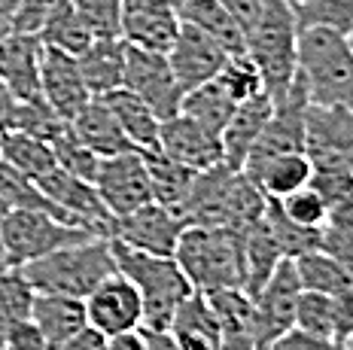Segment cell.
Wrapping results in <instances>:
<instances>
[{"label":"cell","instance_id":"1","mask_svg":"<svg viewBox=\"0 0 353 350\" xmlns=\"http://www.w3.org/2000/svg\"><path fill=\"white\" fill-rule=\"evenodd\" d=\"M296 74L311 104L353 110V52L341 31L299 28Z\"/></svg>","mask_w":353,"mask_h":350},{"label":"cell","instance_id":"2","mask_svg":"<svg viewBox=\"0 0 353 350\" xmlns=\"http://www.w3.org/2000/svg\"><path fill=\"white\" fill-rule=\"evenodd\" d=\"M174 262L198 293L244 289L241 229L225 225H186L176 240Z\"/></svg>","mask_w":353,"mask_h":350},{"label":"cell","instance_id":"3","mask_svg":"<svg viewBox=\"0 0 353 350\" xmlns=\"http://www.w3.org/2000/svg\"><path fill=\"white\" fill-rule=\"evenodd\" d=\"M19 271L25 274L34 293L85 298L104 277L116 274V259L107 238H88L28 262Z\"/></svg>","mask_w":353,"mask_h":350},{"label":"cell","instance_id":"4","mask_svg":"<svg viewBox=\"0 0 353 350\" xmlns=\"http://www.w3.org/2000/svg\"><path fill=\"white\" fill-rule=\"evenodd\" d=\"M110 250H113V259H116V271L128 277L131 287L141 296V305H143L141 329L165 332L174 311L180 308V302L192 293L186 274L180 271L174 256H152V253L131 250V247L119 244V240H110Z\"/></svg>","mask_w":353,"mask_h":350},{"label":"cell","instance_id":"5","mask_svg":"<svg viewBox=\"0 0 353 350\" xmlns=\"http://www.w3.org/2000/svg\"><path fill=\"white\" fill-rule=\"evenodd\" d=\"M247 58L259 68L262 89L271 98H283L296 79L299 21L290 0H265L256 25L247 31Z\"/></svg>","mask_w":353,"mask_h":350},{"label":"cell","instance_id":"6","mask_svg":"<svg viewBox=\"0 0 353 350\" xmlns=\"http://www.w3.org/2000/svg\"><path fill=\"white\" fill-rule=\"evenodd\" d=\"M88 238H101L88 229L68 225L40 210H6L0 220V244H3V259L10 268H21L34 259H43L61 247L79 244Z\"/></svg>","mask_w":353,"mask_h":350},{"label":"cell","instance_id":"7","mask_svg":"<svg viewBox=\"0 0 353 350\" xmlns=\"http://www.w3.org/2000/svg\"><path fill=\"white\" fill-rule=\"evenodd\" d=\"M186 216L165 204H143L125 216H113L107 225V240H119L131 250L152 253V256H174L176 240L186 229Z\"/></svg>","mask_w":353,"mask_h":350},{"label":"cell","instance_id":"8","mask_svg":"<svg viewBox=\"0 0 353 350\" xmlns=\"http://www.w3.org/2000/svg\"><path fill=\"white\" fill-rule=\"evenodd\" d=\"M122 89L141 98L159 122L171 119L180 113L183 89L176 85L174 70L168 64V55L146 52V49L128 46L125 49V70H122Z\"/></svg>","mask_w":353,"mask_h":350},{"label":"cell","instance_id":"9","mask_svg":"<svg viewBox=\"0 0 353 350\" xmlns=\"http://www.w3.org/2000/svg\"><path fill=\"white\" fill-rule=\"evenodd\" d=\"M92 186H94V192H98V198L104 201L110 216H125V214H131V210L152 201L143 152H137V150L101 158Z\"/></svg>","mask_w":353,"mask_h":350},{"label":"cell","instance_id":"10","mask_svg":"<svg viewBox=\"0 0 353 350\" xmlns=\"http://www.w3.org/2000/svg\"><path fill=\"white\" fill-rule=\"evenodd\" d=\"M85 320L94 332H101L104 338L122 332H134L143 323V305L137 289L131 287V280L125 274H110L98 287L92 289L85 298Z\"/></svg>","mask_w":353,"mask_h":350},{"label":"cell","instance_id":"11","mask_svg":"<svg viewBox=\"0 0 353 350\" xmlns=\"http://www.w3.org/2000/svg\"><path fill=\"white\" fill-rule=\"evenodd\" d=\"M301 293V283L296 277L292 259H281L268 283L253 296V320H256V350L268 347L277 335L292 329V313L296 298Z\"/></svg>","mask_w":353,"mask_h":350},{"label":"cell","instance_id":"12","mask_svg":"<svg viewBox=\"0 0 353 350\" xmlns=\"http://www.w3.org/2000/svg\"><path fill=\"white\" fill-rule=\"evenodd\" d=\"M176 31L180 16L171 0H119V37L128 46L165 55Z\"/></svg>","mask_w":353,"mask_h":350},{"label":"cell","instance_id":"13","mask_svg":"<svg viewBox=\"0 0 353 350\" xmlns=\"http://www.w3.org/2000/svg\"><path fill=\"white\" fill-rule=\"evenodd\" d=\"M165 55H168V64H171L174 79L183 89V94L210 83V79H216L219 70L229 61V52L219 43H213L208 34H201L192 25H183V21H180V31H176L171 49Z\"/></svg>","mask_w":353,"mask_h":350},{"label":"cell","instance_id":"14","mask_svg":"<svg viewBox=\"0 0 353 350\" xmlns=\"http://www.w3.org/2000/svg\"><path fill=\"white\" fill-rule=\"evenodd\" d=\"M307 92L305 83L292 79V85L286 89L283 98L274 101L268 122H265L259 141H256L253 152H250L247 165L265 156H277V152H305V116H307Z\"/></svg>","mask_w":353,"mask_h":350},{"label":"cell","instance_id":"15","mask_svg":"<svg viewBox=\"0 0 353 350\" xmlns=\"http://www.w3.org/2000/svg\"><path fill=\"white\" fill-rule=\"evenodd\" d=\"M34 183L40 186V192L46 195L73 225L94 231V235H101V238L107 235V225L113 216L107 214L104 201L98 198V192H94V186L88 183V180H79V177H73V174L61 171V167H52L46 177L34 180Z\"/></svg>","mask_w":353,"mask_h":350},{"label":"cell","instance_id":"16","mask_svg":"<svg viewBox=\"0 0 353 350\" xmlns=\"http://www.w3.org/2000/svg\"><path fill=\"white\" fill-rule=\"evenodd\" d=\"M305 156L311 162H344L353 167V110L307 104Z\"/></svg>","mask_w":353,"mask_h":350},{"label":"cell","instance_id":"17","mask_svg":"<svg viewBox=\"0 0 353 350\" xmlns=\"http://www.w3.org/2000/svg\"><path fill=\"white\" fill-rule=\"evenodd\" d=\"M40 94L64 122H70L92 101V94H88L83 83V74H79L77 58L68 52H58L52 46H43L40 55Z\"/></svg>","mask_w":353,"mask_h":350},{"label":"cell","instance_id":"18","mask_svg":"<svg viewBox=\"0 0 353 350\" xmlns=\"http://www.w3.org/2000/svg\"><path fill=\"white\" fill-rule=\"evenodd\" d=\"M159 152L174 158L176 165H186L192 171H210L223 165V143L219 137L208 134L201 125H195L189 116L176 113L159 125Z\"/></svg>","mask_w":353,"mask_h":350},{"label":"cell","instance_id":"19","mask_svg":"<svg viewBox=\"0 0 353 350\" xmlns=\"http://www.w3.org/2000/svg\"><path fill=\"white\" fill-rule=\"evenodd\" d=\"M40 55L43 43L37 34H6L0 40V83L19 101L43 98L40 94Z\"/></svg>","mask_w":353,"mask_h":350},{"label":"cell","instance_id":"20","mask_svg":"<svg viewBox=\"0 0 353 350\" xmlns=\"http://www.w3.org/2000/svg\"><path fill=\"white\" fill-rule=\"evenodd\" d=\"M271 110H274V98H271L268 92H259V94H253V98H247L238 104V110H234V116L229 119V125H225V131L219 134L225 167L244 171V165L256 147V141H259Z\"/></svg>","mask_w":353,"mask_h":350},{"label":"cell","instance_id":"21","mask_svg":"<svg viewBox=\"0 0 353 350\" xmlns=\"http://www.w3.org/2000/svg\"><path fill=\"white\" fill-rule=\"evenodd\" d=\"M165 335L174 341L176 350H219L223 332H219L216 313L204 293L192 289L174 311Z\"/></svg>","mask_w":353,"mask_h":350},{"label":"cell","instance_id":"22","mask_svg":"<svg viewBox=\"0 0 353 350\" xmlns=\"http://www.w3.org/2000/svg\"><path fill=\"white\" fill-rule=\"evenodd\" d=\"M31 320L37 323V329H40L43 341H46V350L64 347L73 335H79L88 326L83 298L46 296V293H37L34 296Z\"/></svg>","mask_w":353,"mask_h":350},{"label":"cell","instance_id":"23","mask_svg":"<svg viewBox=\"0 0 353 350\" xmlns=\"http://www.w3.org/2000/svg\"><path fill=\"white\" fill-rule=\"evenodd\" d=\"M244 174L256 183L265 198H286L311 180V162L305 152H277L244 165Z\"/></svg>","mask_w":353,"mask_h":350},{"label":"cell","instance_id":"24","mask_svg":"<svg viewBox=\"0 0 353 350\" xmlns=\"http://www.w3.org/2000/svg\"><path fill=\"white\" fill-rule=\"evenodd\" d=\"M125 49L128 43L122 37H94L92 46L77 58L79 74L92 98L122 89V70H125Z\"/></svg>","mask_w":353,"mask_h":350},{"label":"cell","instance_id":"25","mask_svg":"<svg viewBox=\"0 0 353 350\" xmlns=\"http://www.w3.org/2000/svg\"><path fill=\"white\" fill-rule=\"evenodd\" d=\"M70 128L98 158H110V156H119V152L134 150L128 143V137L122 134V128L116 125L113 113L107 110V104L101 98L88 101L83 110L70 119Z\"/></svg>","mask_w":353,"mask_h":350},{"label":"cell","instance_id":"26","mask_svg":"<svg viewBox=\"0 0 353 350\" xmlns=\"http://www.w3.org/2000/svg\"><path fill=\"white\" fill-rule=\"evenodd\" d=\"M107 104V110L113 113L116 125L122 128V134L128 137V143L137 152H152L159 150V116L143 104L141 98H134L131 92L116 89L101 98Z\"/></svg>","mask_w":353,"mask_h":350},{"label":"cell","instance_id":"27","mask_svg":"<svg viewBox=\"0 0 353 350\" xmlns=\"http://www.w3.org/2000/svg\"><path fill=\"white\" fill-rule=\"evenodd\" d=\"M176 16H180L183 25H192L201 34H208V37L213 43H219L229 55H244V49H247L244 31H241L238 21L223 10L219 0H186V3L176 6Z\"/></svg>","mask_w":353,"mask_h":350},{"label":"cell","instance_id":"28","mask_svg":"<svg viewBox=\"0 0 353 350\" xmlns=\"http://www.w3.org/2000/svg\"><path fill=\"white\" fill-rule=\"evenodd\" d=\"M241 253H244V293L253 298L286 256L274 244V238H271V231L265 229L262 220L241 229Z\"/></svg>","mask_w":353,"mask_h":350},{"label":"cell","instance_id":"29","mask_svg":"<svg viewBox=\"0 0 353 350\" xmlns=\"http://www.w3.org/2000/svg\"><path fill=\"white\" fill-rule=\"evenodd\" d=\"M234 110H238V101L219 85V79H210V83L186 92L180 101V113L189 116L195 125H201L213 137H219L225 131Z\"/></svg>","mask_w":353,"mask_h":350},{"label":"cell","instance_id":"30","mask_svg":"<svg viewBox=\"0 0 353 350\" xmlns=\"http://www.w3.org/2000/svg\"><path fill=\"white\" fill-rule=\"evenodd\" d=\"M143 162H146V174H150L152 201L165 204V207H171L180 214L183 201H186L189 192H192L198 171H192V167H186V165H176L174 158L161 156L159 150L143 152Z\"/></svg>","mask_w":353,"mask_h":350},{"label":"cell","instance_id":"31","mask_svg":"<svg viewBox=\"0 0 353 350\" xmlns=\"http://www.w3.org/2000/svg\"><path fill=\"white\" fill-rule=\"evenodd\" d=\"M37 37H40L43 46H52L58 52H68L73 58H79L88 46H92L94 34H92V28L85 25V19L79 16L77 6H73L70 0H61Z\"/></svg>","mask_w":353,"mask_h":350},{"label":"cell","instance_id":"32","mask_svg":"<svg viewBox=\"0 0 353 350\" xmlns=\"http://www.w3.org/2000/svg\"><path fill=\"white\" fill-rule=\"evenodd\" d=\"M0 158L31 180L46 177L52 167H58L52 147L40 137L25 134V131H3L0 134Z\"/></svg>","mask_w":353,"mask_h":350},{"label":"cell","instance_id":"33","mask_svg":"<svg viewBox=\"0 0 353 350\" xmlns=\"http://www.w3.org/2000/svg\"><path fill=\"white\" fill-rule=\"evenodd\" d=\"M0 204H3L6 210H40V214H49V216H55V220L73 225L68 216L40 192V186H37L31 177H25V174L16 171L12 165H6L3 158H0Z\"/></svg>","mask_w":353,"mask_h":350},{"label":"cell","instance_id":"34","mask_svg":"<svg viewBox=\"0 0 353 350\" xmlns=\"http://www.w3.org/2000/svg\"><path fill=\"white\" fill-rule=\"evenodd\" d=\"M292 265H296V277H299L301 289H311V293L335 296V293H341V289H347L353 283V277L344 271L329 253H323L320 247L296 256Z\"/></svg>","mask_w":353,"mask_h":350},{"label":"cell","instance_id":"35","mask_svg":"<svg viewBox=\"0 0 353 350\" xmlns=\"http://www.w3.org/2000/svg\"><path fill=\"white\" fill-rule=\"evenodd\" d=\"M262 223L265 229L271 231L274 244L281 247V253L286 259H296L307 250H317L320 247V231L323 229H305V225H296L292 220H286L277 198H265V210H262Z\"/></svg>","mask_w":353,"mask_h":350},{"label":"cell","instance_id":"36","mask_svg":"<svg viewBox=\"0 0 353 350\" xmlns=\"http://www.w3.org/2000/svg\"><path fill=\"white\" fill-rule=\"evenodd\" d=\"M299 28H332L347 34L353 25V0H290Z\"/></svg>","mask_w":353,"mask_h":350},{"label":"cell","instance_id":"37","mask_svg":"<svg viewBox=\"0 0 353 350\" xmlns=\"http://www.w3.org/2000/svg\"><path fill=\"white\" fill-rule=\"evenodd\" d=\"M49 147H52L55 165L61 167V171H68V174H73V177H79V180H88V183L94 180V171H98L101 158L94 156V152L88 150L77 134H73L70 122L58 131L52 141H49Z\"/></svg>","mask_w":353,"mask_h":350},{"label":"cell","instance_id":"38","mask_svg":"<svg viewBox=\"0 0 353 350\" xmlns=\"http://www.w3.org/2000/svg\"><path fill=\"white\" fill-rule=\"evenodd\" d=\"M292 329H299L305 335H314V338H332L335 341L332 296L301 289L299 298H296V313H292Z\"/></svg>","mask_w":353,"mask_h":350},{"label":"cell","instance_id":"39","mask_svg":"<svg viewBox=\"0 0 353 350\" xmlns=\"http://www.w3.org/2000/svg\"><path fill=\"white\" fill-rule=\"evenodd\" d=\"M34 296L37 293L19 268H3L0 271V329L19 320H31Z\"/></svg>","mask_w":353,"mask_h":350},{"label":"cell","instance_id":"40","mask_svg":"<svg viewBox=\"0 0 353 350\" xmlns=\"http://www.w3.org/2000/svg\"><path fill=\"white\" fill-rule=\"evenodd\" d=\"M307 186L329 207V204H335L338 198L353 192V167H347L344 162H311V180H307Z\"/></svg>","mask_w":353,"mask_h":350},{"label":"cell","instance_id":"41","mask_svg":"<svg viewBox=\"0 0 353 350\" xmlns=\"http://www.w3.org/2000/svg\"><path fill=\"white\" fill-rule=\"evenodd\" d=\"M219 85H223L225 92L232 94L234 101H247V98H253V94H259L265 92L262 89V76H259V68H256L253 61L244 55H229V61H225V68L219 70Z\"/></svg>","mask_w":353,"mask_h":350},{"label":"cell","instance_id":"42","mask_svg":"<svg viewBox=\"0 0 353 350\" xmlns=\"http://www.w3.org/2000/svg\"><path fill=\"white\" fill-rule=\"evenodd\" d=\"M68 122L61 116H55V110L46 104L43 98H31L19 104V116H16V128L12 131H25L31 137H40V141H52V137L61 131Z\"/></svg>","mask_w":353,"mask_h":350},{"label":"cell","instance_id":"43","mask_svg":"<svg viewBox=\"0 0 353 350\" xmlns=\"http://www.w3.org/2000/svg\"><path fill=\"white\" fill-rule=\"evenodd\" d=\"M277 204H281L286 220H292L296 225H305V229H323L326 225V201L311 186L296 189L286 198H277Z\"/></svg>","mask_w":353,"mask_h":350},{"label":"cell","instance_id":"44","mask_svg":"<svg viewBox=\"0 0 353 350\" xmlns=\"http://www.w3.org/2000/svg\"><path fill=\"white\" fill-rule=\"evenodd\" d=\"M61 0H19L12 12V31L16 34H40L46 19L55 12Z\"/></svg>","mask_w":353,"mask_h":350},{"label":"cell","instance_id":"45","mask_svg":"<svg viewBox=\"0 0 353 350\" xmlns=\"http://www.w3.org/2000/svg\"><path fill=\"white\" fill-rule=\"evenodd\" d=\"M0 350H46V341L34 320H19L0 329Z\"/></svg>","mask_w":353,"mask_h":350},{"label":"cell","instance_id":"46","mask_svg":"<svg viewBox=\"0 0 353 350\" xmlns=\"http://www.w3.org/2000/svg\"><path fill=\"white\" fill-rule=\"evenodd\" d=\"M320 250L329 253L338 265L353 277V235L350 231H338L332 225H323L320 231Z\"/></svg>","mask_w":353,"mask_h":350},{"label":"cell","instance_id":"47","mask_svg":"<svg viewBox=\"0 0 353 350\" xmlns=\"http://www.w3.org/2000/svg\"><path fill=\"white\" fill-rule=\"evenodd\" d=\"M262 350H347V347L338 344L332 338H314V335H305L299 329H286Z\"/></svg>","mask_w":353,"mask_h":350},{"label":"cell","instance_id":"48","mask_svg":"<svg viewBox=\"0 0 353 350\" xmlns=\"http://www.w3.org/2000/svg\"><path fill=\"white\" fill-rule=\"evenodd\" d=\"M332 326L338 344H347L353 338V283L332 296Z\"/></svg>","mask_w":353,"mask_h":350},{"label":"cell","instance_id":"49","mask_svg":"<svg viewBox=\"0 0 353 350\" xmlns=\"http://www.w3.org/2000/svg\"><path fill=\"white\" fill-rule=\"evenodd\" d=\"M219 3H223V10L229 12L234 21H238V28L244 31V37H247V31L256 25V19H259L265 0H219Z\"/></svg>","mask_w":353,"mask_h":350},{"label":"cell","instance_id":"50","mask_svg":"<svg viewBox=\"0 0 353 350\" xmlns=\"http://www.w3.org/2000/svg\"><path fill=\"white\" fill-rule=\"evenodd\" d=\"M326 225H332L338 231H350L353 235V192L338 198L335 204L326 207Z\"/></svg>","mask_w":353,"mask_h":350},{"label":"cell","instance_id":"51","mask_svg":"<svg viewBox=\"0 0 353 350\" xmlns=\"http://www.w3.org/2000/svg\"><path fill=\"white\" fill-rule=\"evenodd\" d=\"M19 104L21 101L0 83V134L3 131H12L16 128V116H19Z\"/></svg>","mask_w":353,"mask_h":350},{"label":"cell","instance_id":"52","mask_svg":"<svg viewBox=\"0 0 353 350\" xmlns=\"http://www.w3.org/2000/svg\"><path fill=\"white\" fill-rule=\"evenodd\" d=\"M101 350H150V347H146L143 329H134V332H122V335H113V338H104Z\"/></svg>","mask_w":353,"mask_h":350},{"label":"cell","instance_id":"53","mask_svg":"<svg viewBox=\"0 0 353 350\" xmlns=\"http://www.w3.org/2000/svg\"><path fill=\"white\" fill-rule=\"evenodd\" d=\"M143 335H146V347H150V350H176L174 341L168 338L165 332H146L143 329Z\"/></svg>","mask_w":353,"mask_h":350},{"label":"cell","instance_id":"54","mask_svg":"<svg viewBox=\"0 0 353 350\" xmlns=\"http://www.w3.org/2000/svg\"><path fill=\"white\" fill-rule=\"evenodd\" d=\"M3 214H6V207L0 204V220H3ZM3 268H10V265H6V259H3V244H0V271H3Z\"/></svg>","mask_w":353,"mask_h":350},{"label":"cell","instance_id":"55","mask_svg":"<svg viewBox=\"0 0 353 350\" xmlns=\"http://www.w3.org/2000/svg\"><path fill=\"white\" fill-rule=\"evenodd\" d=\"M344 37H347V43H350V52H353V25H350V31L344 34Z\"/></svg>","mask_w":353,"mask_h":350},{"label":"cell","instance_id":"56","mask_svg":"<svg viewBox=\"0 0 353 350\" xmlns=\"http://www.w3.org/2000/svg\"><path fill=\"white\" fill-rule=\"evenodd\" d=\"M171 3H174V6H180V3H186V0H171Z\"/></svg>","mask_w":353,"mask_h":350},{"label":"cell","instance_id":"57","mask_svg":"<svg viewBox=\"0 0 353 350\" xmlns=\"http://www.w3.org/2000/svg\"><path fill=\"white\" fill-rule=\"evenodd\" d=\"M344 347H347V350H353V338H350V341H347V344H344Z\"/></svg>","mask_w":353,"mask_h":350}]
</instances>
